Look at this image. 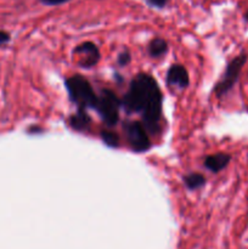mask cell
<instances>
[{
  "label": "cell",
  "mask_w": 248,
  "mask_h": 249,
  "mask_svg": "<svg viewBox=\"0 0 248 249\" xmlns=\"http://www.w3.org/2000/svg\"><path fill=\"white\" fill-rule=\"evenodd\" d=\"M184 182L189 190H197L203 186L204 182H206V179L199 173H191V174L184 178Z\"/></svg>",
  "instance_id": "cell-11"
},
{
  "label": "cell",
  "mask_w": 248,
  "mask_h": 249,
  "mask_svg": "<svg viewBox=\"0 0 248 249\" xmlns=\"http://www.w3.org/2000/svg\"><path fill=\"white\" fill-rule=\"evenodd\" d=\"M167 50L168 44L163 38L152 39L150 45H148V53H150L151 57H159V56L164 55Z\"/></svg>",
  "instance_id": "cell-10"
},
{
  "label": "cell",
  "mask_w": 248,
  "mask_h": 249,
  "mask_svg": "<svg viewBox=\"0 0 248 249\" xmlns=\"http://www.w3.org/2000/svg\"><path fill=\"white\" fill-rule=\"evenodd\" d=\"M90 122H91L90 117L88 116L85 109H82V108H78V111L70 118L71 126L78 131H83L85 130V129L89 128Z\"/></svg>",
  "instance_id": "cell-9"
},
{
  "label": "cell",
  "mask_w": 248,
  "mask_h": 249,
  "mask_svg": "<svg viewBox=\"0 0 248 249\" xmlns=\"http://www.w3.org/2000/svg\"><path fill=\"white\" fill-rule=\"evenodd\" d=\"M39 1L43 5H46V6H58V5L71 1V0H39Z\"/></svg>",
  "instance_id": "cell-15"
},
{
  "label": "cell",
  "mask_w": 248,
  "mask_h": 249,
  "mask_svg": "<svg viewBox=\"0 0 248 249\" xmlns=\"http://www.w3.org/2000/svg\"><path fill=\"white\" fill-rule=\"evenodd\" d=\"M122 105L126 112L142 114L143 126L151 134L160 130L162 118V92L156 79L140 73L131 80Z\"/></svg>",
  "instance_id": "cell-1"
},
{
  "label": "cell",
  "mask_w": 248,
  "mask_h": 249,
  "mask_svg": "<svg viewBox=\"0 0 248 249\" xmlns=\"http://www.w3.org/2000/svg\"><path fill=\"white\" fill-rule=\"evenodd\" d=\"M122 106L121 100L112 90H102L97 96L96 111L102 121L108 126L116 125L119 119V108Z\"/></svg>",
  "instance_id": "cell-3"
},
{
  "label": "cell",
  "mask_w": 248,
  "mask_h": 249,
  "mask_svg": "<svg viewBox=\"0 0 248 249\" xmlns=\"http://www.w3.org/2000/svg\"><path fill=\"white\" fill-rule=\"evenodd\" d=\"M167 82L170 85H177V88H186L189 85V73L186 68L181 65H172L167 72Z\"/></svg>",
  "instance_id": "cell-7"
},
{
  "label": "cell",
  "mask_w": 248,
  "mask_h": 249,
  "mask_svg": "<svg viewBox=\"0 0 248 249\" xmlns=\"http://www.w3.org/2000/svg\"><path fill=\"white\" fill-rule=\"evenodd\" d=\"M11 39V36L10 33L5 31H0V45H4V44H7Z\"/></svg>",
  "instance_id": "cell-16"
},
{
  "label": "cell",
  "mask_w": 248,
  "mask_h": 249,
  "mask_svg": "<svg viewBox=\"0 0 248 249\" xmlns=\"http://www.w3.org/2000/svg\"><path fill=\"white\" fill-rule=\"evenodd\" d=\"M245 19L246 21H248V10L245 12Z\"/></svg>",
  "instance_id": "cell-17"
},
{
  "label": "cell",
  "mask_w": 248,
  "mask_h": 249,
  "mask_svg": "<svg viewBox=\"0 0 248 249\" xmlns=\"http://www.w3.org/2000/svg\"><path fill=\"white\" fill-rule=\"evenodd\" d=\"M146 4L155 9H164L169 0H145Z\"/></svg>",
  "instance_id": "cell-13"
},
{
  "label": "cell",
  "mask_w": 248,
  "mask_h": 249,
  "mask_svg": "<svg viewBox=\"0 0 248 249\" xmlns=\"http://www.w3.org/2000/svg\"><path fill=\"white\" fill-rule=\"evenodd\" d=\"M74 53L80 56L78 63H79L83 68L92 67V66L96 65L100 60L99 48H97L94 43H91V41H84V43L75 46Z\"/></svg>",
  "instance_id": "cell-6"
},
{
  "label": "cell",
  "mask_w": 248,
  "mask_h": 249,
  "mask_svg": "<svg viewBox=\"0 0 248 249\" xmlns=\"http://www.w3.org/2000/svg\"><path fill=\"white\" fill-rule=\"evenodd\" d=\"M130 62V53L129 51H123V53H119L118 58H117V63L119 66H126Z\"/></svg>",
  "instance_id": "cell-14"
},
{
  "label": "cell",
  "mask_w": 248,
  "mask_h": 249,
  "mask_svg": "<svg viewBox=\"0 0 248 249\" xmlns=\"http://www.w3.org/2000/svg\"><path fill=\"white\" fill-rule=\"evenodd\" d=\"M124 133L131 150L135 152H145L151 147V141L146 133V128L140 122L126 123L124 126Z\"/></svg>",
  "instance_id": "cell-5"
},
{
  "label": "cell",
  "mask_w": 248,
  "mask_h": 249,
  "mask_svg": "<svg viewBox=\"0 0 248 249\" xmlns=\"http://www.w3.org/2000/svg\"><path fill=\"white\" fill-rule=\"evenodd\" d=\"M66 89L71 100L78 105V108H96L97 95L91 84L82 75H73L66 79Z\"/></svg>",
  "instance_id": "cell-2"
},
{
  "label": "cell",
  "mask_w": 248,
  "mask_h": 249,
  "mask_svg": "<svg viewBox=\"0 0 248 249\" xmlns=\"http://www.w3.org/2000/svg\"><path fill=\"white\" fill-rule=\"evenodd\" d=\"M230 160L231 156L228 153H215V155L208 156L204 160V167L212 173H219L224 168H226Z\"/></svg>",
  "instance_id": "cell-8"
},
{
  "label": "cell",
  "mask_w": 248,
  "mask_h": 249,
  "mask_svg": "<svg viewBox=\"0 0 248 249\" xmlns=\"http://www.w3.org/2000/svg\"><path fill=\"white\" fill-rule=\"evenodd\" d=\"M101 139L108 147H118L119 146V138L116 133H113V131L102 130Z\"/></svg>",
  "instance_id": "cell-12"
},
{
  "label": "cell",
  "mask_w": 248,
  "mask_h": 249,
  "mask_svg": "<svg viewBox=\"0 0 248 249\" xmlns=\"http://www.w3.org/2000/svg\"><path fill=\"white\" fill-rule=\"evenodd\" d=\"M246 61H247V55L246 53H241V55L236 56L232 61L229 62L228 67H226L225 72L223 74V78L215 85V89H214L216 96L221 97L228 94L230 90H232V88L235 87L238 78H240L241 71H242Z\"/></svg>",
  "instance_id": "cell-4"
}]
</instances>
